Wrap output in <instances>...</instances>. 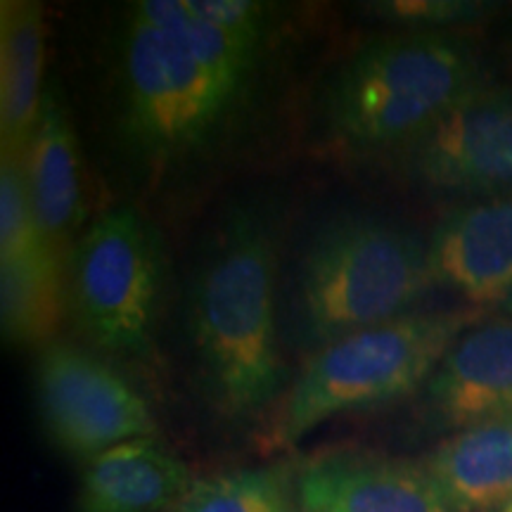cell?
Segmentation results:
<instances>
[{
    "label": "cell",
    "instance_id": "obj_11",
    "mask_svg": "<svg viewBox=\"0 0 512 512\" xmlns=\"http://www.w3.org/2000/svg\"><path fill=\"white\" fill-rule=\"evenodd\" d=\"M302 512H453L425 467L399 460L328 458L297 484Z\"/></svg>",
    "mask_w": 512,
    "mask_h": 512
},
{
    "label": "cell",
    "instance_id": "obj_9",
    "mask_svg": "<svg viewBox=\"0 0 512 512\" xmlns=\"http://www.w3.org/2000/svg\"><path fill=\"white\" fill-rule=\"evenodd\" d=\"M434 285L486 309L512 297V195L451 209L427 242Z\"/></svg>",
    "mask_w": 512,
    "mask_h": 512
},
{
    "label": "cell",
    "instance_id": "obj_16",
    "mask_svg": "<svg viewBox=\"0 0 512 512\" xmlns=\"http://www.w3.org/2000/svg\"><path fill=\"white\" fill-rule=\"evenodd\" d=\"M69 309L67 259L38 245L0 261V325L12 347L46 349L57 342Z\"/></svg>",
    "mask_w": 512,
    "mask_h": 512
},
{
    "label": "cell",
    "instance_id": "obj_18",
    "mask_svg": "<svg viewBox=\"0 0 512 512\" xmlns=\"http://www.w3.org/2000/svg\"><path fill=\"white\" fill-rule=\"evenodd\" d=\"M38 245H46V242L38 233L24 166L17 159L3 157L0 162V261L15 259Z\"/></svg>",
    "mask_w": 512,
    "mask_h": 512
},
{
    "label": "cell",
    "instance_id": "obj_14",
    "mask_svg": "<svg viewBox=\"0 0 512 512\" xmlns=\"http://www.w3.org/2000/svg\"><path fill=\"white\" fill-rule=\"evenodd\" d=\"M425 470L453 512H498L512 503V413L441 441Z\"/></svg>",
    "mask_w": 512,
    "mask_h": 512
},
{
    "label": "cell",
    "instance_id": "obj_21",
    "mask_svg": "<svg viewBox=\"0 0 512 512\" xmlns=\"http://www.w3.org/2000/svg\"><path fill=\"white\" fill-rule=\"evenodd\" d=\"M498 512H512V503H508V505H505V508H501Z\"/></svg>",
    "mask_w": 512,
    "mask_h": 512
},
{
    "label": "cell",
    "instance_id": "obj_17",
    "mask_svg": "<svg viewBox=\"0 0 512 512\" xmlns=\"http://www.w3.org/2000/svg\"><path fill=\"white\" fill-rule=\"evenodd\" d=\"M166 512H285L271 472H228L200 479Z\"/></svg>",
    "mask_w": 512,
    "mask_h": 512
},
{
    "label": "cell",
    "instance_id": "obj_13",
    "mask_svg": "<svg viewBox=\"0 0 512 512\" xmlns=\"http://www.w3.org/2000/svg\"><path fill=\"white\" fill-rule=\"evenodd\" d=\"M192 484L190 467L155 437L131 439L86 460L76 510L166 512Z\"/></svg>",
    "mask_w": 512,
    "mask_h": 512
},
{
    "label": "cell",
    "instance_id": "obj_1",
    "mask_svg": "<svg viewBox=\"0 0 512 512\" xmlns=\"http://www.w3.org/2000/svg\"><path fill=\"white\" fill-rule=\"evenodd\" d=\"M268 38L197 19L185 0H138L117 53V124L128 152L164 171L219 143L247 105Z\"/></svg>",
    "mask_w": 512,
    "mask_h": 512
},
{
    "label": "cell",
    "instance_id": "obj_10",
    "mask_svg": "<svg viewBox=\"0 0 512 512\" xmlns=\"http://www.w3.org/2000/svg\"><path fill=\"white\" fill-rule=\"evenodd\" d=\"M425 399L451 430L512 413V318L479 320L456 339L425 384Z\"/></svg>",
    "mask_w": 512,
    "mask_h": 512
},
{
    "label": "cell",
    "instance_id": "obj_8",
    "mask_svg": "<svg viewBox=\"0 0 512 512\" xmlns=\"http://www.w3.org/2000/svg\"><path fill=\"white\" fill-rule=\"evenodd\" d=\"M389 159L427 190L512 195V88L479 86Z\"/></svg>",
    "mask_w": 512,
    "mask_h": 512
},
{
    "label": "cell",
    "instance_id": "obj_15",
    "mask_svg": "<svg viewBox=\"0 0 512 512\" xmlns=\"http://www.w3.org/2000/svg\"><path fill=\"white\" fill-rule=\"evenodd\" d=\"M0 8V140L3 157L22 162L46 100L43 8L29 0H3Z\"/></svg>",
    "mask_w": 512,
    "mask_h": 512
},
{
    "label": "cell",
    "instance_id": "obj_5",
    "mask_svg": "<svg viewBox=\"0 0 512 512\" xmlns=\"http://www.w3.org/2000/svg\"><path fill=\"white\" fill-rule=\"evenodd\" d=\"M479 320L482 309L415 311L313 351L280 401L268 444L294 446L339 413L380 406L425 387L456 339Z\"/></svg>",
    "mask_w": 512,
    "mask_h": 512
},
{
    "label": "cell",
    "instance_id": "obj_19",
    "mask_svg": "<svg viewBox=\"0 0 512 512\" xmlns=\"http://www.w3.org/2000/svg\"><path fill=\"white\" fill-rule=\"evenodd\" d=\"M373 15L394 19L403 27L420 31H444L456 24L484 17L489 5L467 3V0H389V3L370 5Z\"/></svg>",
    "mask_w": 512,
    "mask_h": 512
},
{
    "label": "cell",
    "instance_id": "obj_2",
    "mask_svg": "<svg viewBox=\"0 0 512 512\" xmlns=\"http://www.w3.org/2000/svg\"><path fill=\"white\" fill-rule=\"evenodd\" d=\"M278 238L259 207L226 216L204 249L188 290V332L209 399L223 415L249 418L285 389L280 351Z\"/></svg>",
    "mask_w": 512,
    "mask_h": 512
},
{
    "label": "cell",
    "instance_id": "obj_20",
    "mask_svg": "<svg viewBox=\"0 0 512 512\" xmlns=\"http://www.w3.org/2000/svg\"><path fill=\"white\" fill-rule=\"evenodd\" d=\"M188 10L211 27L242 36H271L273 8L252 0H185Z\"/></svg>",
    "mask_w": 512,
    "mask_h": 512
},
{
    "label": "cell",
    "instance_id": "obj_4",
    "mask_svg": "<svg viewBox=\"0 0 512 512\" xmlns=\"http://www.w3.org/2000/svg\"><path fill=\"white\" fill-rule=\"evenodd\" d=\"M479 86L475 50L451 31L377 36L332 76L325 124L351 150L392 155Z\"/></svg>",
    "mask_w": 512,
    "mask_h": 512
},
{
    "label": "cell",
    "instance_id": "obj_3",
    "mask_svg": "<svg viewBox=\"0 0 512 512\" xmlns=\"http://www.w3.org/2000/svg\"><path fill=\"white\" fill-rule=\"evenodd\" d=\"M432 287L427 242L373 216H339L311 235L292 271L294 335L313 354L415 313Z\"/></svg>",
    "mask_w": 512,
    "mask_h": 512
},
{
    "label": "cell",
    "instance_id": "obj_12",
    "mask_svg": "<svg viewBox=\"0 0 512 512\" xmlns=\"http://www.w3.org/2000/svg\"><path fill=\"white\" fill-rule=\"evenodd\" d=\"M34 219L43 242L67 259L83 228V192L76 133L67 107L46 91L41 119L22 159Z\"/></svg>",
    "mask_w": 512,
    "mask_h": 512
},
{
    "label": "cell",
    "instance_id": "obj_7",
    "mask_svg": "<svg viewBox=\"0 0 512 512\" xmlns=\"http://www.w3.org/2000/svg\"><path fill=\"white\" fill-rule=\"evenodd\" d=\"M36 399L50 439L83 460L157 432L143 394L91 351L67 342L38 354Z\"/></svg>",
    "mask_w": 512,
    "mask_h": 512
},
{
    "label": "cell",
    "instance_id": "obj_6",
    "mask_svg": "<svg viewBox=\"0 0 512 512\" xmlns=\"http://www.w3.org/2000/svg\"><path fill=\"white\" fill-rule=\"evenodd\" d=\"M162 285V240L133 207L100 214L67 256L69 311L83 335L112 356L150 354Z\"/></svg>",
    "mask_w": 512,
    "mask_h": 512
}]
</instances>
